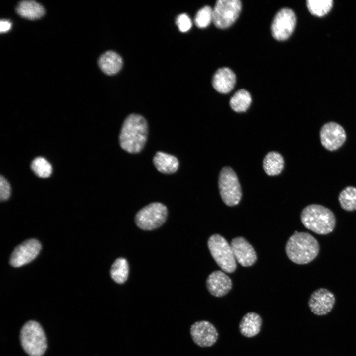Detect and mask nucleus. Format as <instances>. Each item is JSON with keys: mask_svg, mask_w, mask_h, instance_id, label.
<instances>
[{"mask_svg": "<svg viewBox=\"0 0 356 356\" xmlns=\"http://www.w3.org/2000/svg\"><path fill=\"white\" fill-rule=\"evenodd\" d=\"M41 247L40 242L35 239L23 242L13 251L10 264L13 267H18L29 263L38 255Z\"/></svg>", "mask_w": 356, "mask_h": 356, "instance_id": "13", "label": "nucleus"}, {"mask_svg": "<svg viewBox=\"0 0 356 356\" xmlns=\"http://www.w3.org/2000/svg\"><path fill=\"white\" fill-rule=\"evenodd\" d=\"M307 8L313 15L322 16L326 15L333 5L332 0H308L306 2Z\"/></svg>", "mask_w": 356, "mask_h": 356, "instance_id": "25", "label": "nucleus"}, {"mask_svg": "<svg viewBox=\"0 0 356 356\" xmlns=\"http://www.w3.org/2000/svg\"><path fill=\"white\" fill-rule=\"evenodd\" d=\"M262 323V318L259 314L255 312H248L239 323V331L246 337H253L260 332Z\"/></svg>", "mask_w": 356, "mask_h": 356, "instance_id": "17", "label": "nucleus"}, {"mask_svg": "<svg viewBox=\"0 0 356 356\" xmlns=\"http://www.w3.org/2000/svg\"><path fill=\"white\" fill-rule=\"evenodd\" d=\"M252 102V97L248 91L245 89L238 90L230 100V105L235 112H245L249 107Z\"/></svg>", "mask_w": 356, "mask_h": 356, "instance_id": "23", "label": "nucleus"}, {"mask_svg": "<svg viewBox=\"0 0 356 356\" xmlns=\"http://www.w3.org/2000/svg\"><path fill=\"white\" fill-rule=\"evenodd\" d=\"M296 17L292 10L282 8L275 15L271 25L273 37L277 40L287 39L292 34L296 25Z\"/></svg>", "mask_w": 356, "mask_h": 356, "instance_id": "9", "label": "nucleus"}, {"mask_svg": "<svg viewBox=\"0 0 356 356\" xmlns=\"http://www.w3.org/2000/svg\"><path fill=\"white\" fill-rule=\"evenodd\" d=\"M235 83V74L227 67L219 69L215 73L212 81L214 88L218 92L224 94L230 92Z\"/></svg>", "mask_w": 356, "mask_h": 356, "instance_id": "16", "label": "nucleus"}, {"mask_svg": "<svg viewBox=\"0 0 356 356\" xmlns=\"http://www.w3.org/2000/svg\"><path fill=\"white\" fill-rule=\"evenodd\" d=\"M16 10L21 17L30 20L39 19L45 14V9L34 0H23L17 5Z\"/></svg>", "mask_w": 356, "mask_h": 356, "instance_id": "19", "label": "nucleus"}, {"mask_svg": "<svg viewBox=\"0 0 356 356\" xmlns=\"http://www.w3.org/2000/svg\"><path fill=\"white\" fill-rule=\"evenodd\" d=\"M20 339L24 351L30 356H42L47 348L45 334L40 324L30 320L22 327Z\"/></svg>", "mask_w": 356, "mask_h": 356, "instance_id": "4", "label": "nucleus"}, {"mask_svg": "<svg viewBox=\"0 0 356 356\" xmlns=\"http://www.w3.org/2000/svg\"><path fill=\"white\" fill-rule=\"evenodd\" d=\"M210 252L219 267L224 272L231 273L237 265L231 245L226 240L218 234L212 235L207 242Z\"/></svg>", "mask_w": 356, "mask_h": 356, "instance_id": "5", "label": "nucleus"}, {"mask_svg": "<svg viewBox=\"0 0 356 356\" xmlns=\"http://www.w3.org/2000/svg\"><path fill=\"white\" fill-rule=\"evenodd\" d=\"M230 245L236 261L242 266L250 267L256 262L257 259L256 252L244 237L239 236L233 238Z\"/></svg>", "mask_w": 356, "mask_h": 356, "instance_id": "14", "label": "nucleus"}, {"mask_svg": "<svg viewBox=\"0 0 356 356\" xmlns=\"http://www.w3.org/2000/svg\"><path fill=\"white\" fill-rule=\"evenodd\" d=\"M338 200L341 208L347 211L356 210V188L347 186L340 193Z\"/></svg>", "mask_w": 356, "mask_h": 356, "instance_id": "24", "label": "nucleus"}, {"mask_svg": "<svg viewBox=\"0 0 356 356\" xmlns=\"http://www.w3.org/2000/svg\"><path fill=\"white\" fill-rule=\"evenodd\" d=\"M128 273L129 266L127 260L123 258H117L111 267L112 279L118 284H123L127 279Z\"/></svg>", "mask_w": 356, "mask_h": 356, "instance_id": "22", "label": "nucleus"}, {"mask_svg": "<svg viewBox=\"0 0 356 356\" xmlns=\"http://www.w3.org/2000/svg\"><path fill=\"white\" fill-rule=\"evenodd\" d=\"M284 161L282 155L277 152H270L265 157L263 167L265 172L269 176L279 174L282 171Z\"/></svg>", "mask_w": 356, "mask_h": 356, "instance_id": "21", "label": "nucleus"}, {"mask_svg": "<svg viewBox=\"0 0 356 356\" xmlns=\"http://www.w3.org/2000/svg\"><path fill=\"white\" fill-rule=\"evenodd\" d=\"M179 30L182 32L189 31L192 27V22L189 17L185 13L179 15L176 21Z\"/></svg>", "mask_w": 356, "mask_h": 356, "instance_id": "28", "label": "nucleus"}, {"mask_svg": "<svg viewBox=\"0 0 356 356\" xmlns=\"http://www.w3.org/2000/svg\"><path fill=\"white\" fill-rule=\"evenodd\" d=\"M98 65L106 74L112 75L118 73L123 65L122 58L116 52L108 51L99 58Z\"/></svg>", "mask_w": 356, "mask_h": 356, "instance_id": "18", "label": "nucleus"}, {"mask_svg": "<svg viewBox=\"0 0 356 356\" xmlns=\"http://www.w3.org/2000/svg\"><path fill=\"white\" fill-rule=\"evenodd\" d=\"M301 221L309 230L320 235L332 232L336 225V218L329 209L319 204L307 206L300 214Z\"/></svg>", "mask_w": 356, "mask_h": 356, "instance_id": "3", "label": "nucleus"}, {"mask_svg": "<svg viewBox=\"0 0 356 356\" xmlns=\"http://www.w3.org/2000/svg\"><path fill=\"white\" fill-rule=\"evenodd\" d=\"M213 21V9L209 6H205L197 12L194 22L197 27L200 28L207 27Z\"/></svg>", "mask_w": 356, "mask_h": 356, "instance_id": "27", "label": "nucleus"}, {"mask_svg": "<svg viewBox=\"0 0 356 356\" xmlns=\"http://www.w3.org/2000/svg\"><path fill=\"white\" fill-rule=\"evenodd\" d=\"M148 134V126L146 119L139 114H130L121 127L119 136L120 145L128 153H138L144 148Z\"/></svg>", "mask_w": 356, "mask_h": 356, "instance_id": "1", "label": "nucleus"}, {"mask_svg": "<svg viewBox=\"0 0 356 356\" xmlns=\"http://www.w3.org/2000/svg\"><path fill=\"white\" fill-rule=\"evenodd\" d=\"M11 23L7 20H1L0 22V31L4 33L8 31L11 27Z\"/></svg>", "mask_w": 356, "mask_h": 356, "instance_id": "30", "label": "nucleus"}, {"mask_svg": "<svg viewBox=\"0 0 356 356\" xmlns=\"http://www.w3.org/2000/svg\"><path fill=\"white\" fill-rule=\"evenodd\" d=\"M153 161L156 169L164 174L174 173L179 166L178 161L176 157L163 152H157Z\"/></svg>", "mask_w": 356, "mask_h": 356, "instance_id": "20", "label": "nucleus"}, {"mask_svg": "<svg viewBox=\"0 0 356 356\" xmlns=\"http://www.w3.org/2000/svg\"><path fill=\"white\" fill-rule=\"evenodd\" d=\"M334 294L326 288H321L315 290L310 296L308 306L315 315L323 316L330 312L335 303Z\"/></svg>", "mask_w": 356, "mask_h": 356, "instance_id": "12", "label": "nucleus"}, {"mask_svg": "<svg viewBox=\"0 0 356 356\" xmlns=\"http://www.w3.org/2000/svg\"><path fill=\"white\" fill-rule=\"evenodd\" d=\"M190 334L194 343L201 347L213 346L219 335L214 325L206 320L194 322L190 327Z\"/></svg>", "mask_w": 356, "mask_h": 356, "instance_id": "11", "label": "nucleus"}, {"mask_svg": "<svg viewBox=\"0 0 356 356\" xmlns=\"http://www.w3.org/2000/svg\"><path fill=\"white\" fill-rule=\"evenodd\" d=\"M346 134L343 127L335 122L324 124L320 130V138L322 145L329 151L339 149L346 140Z\"/></svg>", "mask_w": 356, "mask_h": 356, "instance_id": "10", "label": "nucleus"}, {"mask_svg": "<svg viewBox=\"0 0 356 356\" xmlns=\"http://www.w3.org/2000/svg\"><path fill=\"white\" fill-rule=\"evenodd\" d=\"M241 9L239 0H217L213 9V22L218 28H227L237 20Z\"/></svg>", "mask_w": 356, "mask_h": 356, "instance_id": "8", "label": "nucleus"}, {"mask_svg": "<svg viewBox=\"0 0 356 356\" xmlns=\"http://www.w3.org/2000/svg\"><path fill=\"white\" fill-rule=\"evenodd\" d=\"M218 186L221 197L227 206L239 204L242 197L241 186L234 170L229 167L223 168L220 172Z\"/></svg>", "mask_w": 356, "mask_h": 356, "instance_id": "6", "label": "nucleus"}, {"mask_svg": "<svg viewBox=\"0 0 356 356\" xmlns=\"http://www.w3.org/2000/svg\"><path fill=\"white\" fill-rule=\"evenodd\" d=\"M168 214L167 207L159 202H153L145 206L136 214L137 226L144 230H152L161 226Z\"/></svg>", "mask_w": 356, "mask_h": 356, "instance_id": "7", "label": "nucleus"}, {"mask_svg": "<svg viewBox=\"0 0 356 356\" xmlns=\"http://www.w3.org/2000/svg\"><path fill=\"white\" fill-rule=\"evenodd\" d=\"M31 167L35 174L40 178H47L52 173L51 165L43 157H38L35 158L31 163Z\"/></svg>", "mask_w": 356, "mask_h": 356, "instance_id": "26", "label": "nucleus"}, {"mask_svg": "<svg viewBox=\"0 0 356 356\" xmlns=\"http://www.w3.org/2000/svg\"><path fill=\"white\" fill-rule=\"evenodd\" d=\"M206 287L209 292L216 297L226 295L232 289L231 279L224 272L215 271L212 272L206 280Z\"/></svg>", "mask_w": 356, "mask_h": 356, "instance_id": "15", "label": "nucleus"}, {"mask_svg": "<svg viewBox=\"0 0 356 356\" xmlns=\"http://www.w3.org/2000/svg\"><path fill=\"white\" fill-rule=\"evenodd\" d=\"M11 188L10 184L4 177H0V199L1 201H5L10 196Z\"/></svg>", "mask_w": 356, "mask_h": 356, "instance_id": "29", "label": "nucleus"}, {"mask_svg": "<svg viewBox=\"0 0 356 356\" xmlns=\"http://www.w3.org/2000/svg\"><path fill=\"white\" fill-rule=\"evenodd\" d=\"M319 250L317 240L307 232L295 231L285 246V251L289 259L298 264L311 262L317 256Z\"/></svg>", "mask_w": 356, "mask_h": 356, "instance_id": "2", "label": "nucleus"}]
</instances>
